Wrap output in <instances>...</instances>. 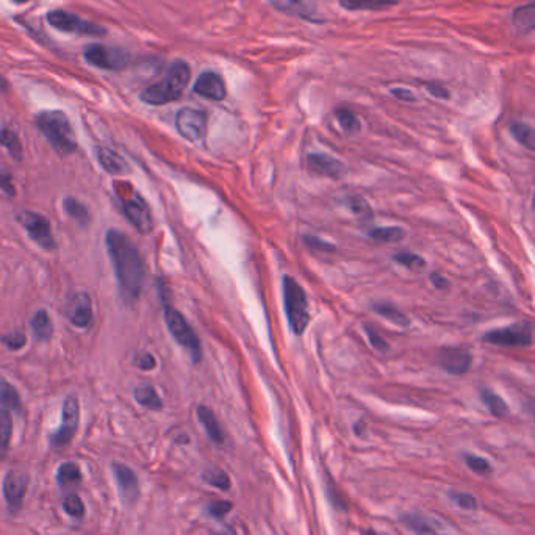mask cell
Listing matches in <instances>:
<instances>
[{"mask_svg":"<svg viewBox=\"0 0 535 535\" xmlns=\"http://www.w3.org/2000/svg\"><path fill=\"white\" fill-rule=\"evenodd\" d=\"M112 471L116 479L117 489H120L121 497L125 502H133L138 497V477L124 463L115 462L112 465Z\"/></svg>","mask_w":535,"mask_h":535,"instance_id":"cell-18","label":"cell"},{"mask_svg":"<svg viewBox=\"0 0 535 535\" xmlns=\"http://www.w3.org/2000/svg\"><path fill=\"white\" fill-rule=\"evenodd\" d=\"M47 22L52 27L58 28L66 33H77V35H104L105 28H102L97 23H92L90 21L82 19L80 16L74 13H69L65 10H55L47 14Z\"/></svg>","mask_w":535,"mask_h":535,"instance_id":"cell-10","label":"cell"},{"mask_svg":"<svg viewBox=\"0 0 535 535\" xmlns=\"http://www.w3.org/2000/svg\"><path fill=\"white\" fill-rule=\"evenodd\" d=\"M207 510L213 518H224L232 510V502H229V501L210 502Z\"/></svg>","mask_w":535,"mask_h":535,"instance_id":"cell-43","label":"cell"},{"mask_svg":"<svg viewBox=\"0 0 535 535\" xmlns=\"http://www.w3.org/2000/svg\"><path fill=\"white\" fill-rule=\"evenodd\" d=\"M426 90L432 94V96L437 97V99H450V91H447L445 86L442 85H435V83H428L426 85Z\"/></svg>","mask_w":535,"mask_h":535,"instance_id":"cell-48","label":"cell"},{"mask_svg":"<svg viewBox=\"0 0 535 535\" xmlns=\"http://www.w3.org/2000/svg\"><path fill=\"white\" fill-rule=\"evenodd\" d=\"M368 235L379 243H398L406 237V232L401 227H376L369 231Z\"/></svg>","mask_w":535,"mask_h":535,"instance_id":"cell-35","label":"cell"},{"mask_svg":"<svg viewBox=\"0 0 535 535\" xmlns=\"http://www.w3.org/2000/svg\"><path fill=\"white\" fill-rule=\"evenodd\" d=\"M349 208L352 210V213H356L357 216H361V218L371 216V208H369L368 203L361 198H359V196L349 199Z\"/></svg>","mask_w":535,"mask_h":535,"instance_id":"cell-45","label":"cell"},{"mask_svg":"<svg viewBox=\"0 0 535 535\" xmlns=\"http://www.w3.org/2000/svg\"><path fill=\"white\" fill-rule=\"evenodd\" d=\"M28 482L30 477L27 473L19 470H10L4 477V498L6 501L8 509L11 510L13 514L19 512L22 504H23V498H26V493L28 489Z\"/></svg>","mask_w":535,"mask_h":535,"instance_id":"cell-13","label":"cell"},{"mask_svg":"<svg viewBox=\"0 0 535 535\" xmlns=\"http://www.w3.org/2000/svg\"><path fill=\"white\" fill-rule=\"evenodd\" d=\"M395 262L408 268V270H412V271L423 270V268L426 266V260L413 253H398L395 255Z\"/></svg>","mask_w":535,"mask_h":535,"instance_id":"cell-41","label":"cell"},{"mask_svg":"<svg viewBox=\"0 0 535 535\" xmlns=\"http://www.w3.org/2000/svg\"><path fill=\"white\" fill-rule=\"evenodd\" d=\"M219 535H241L237 528H226Z\"/></svg>","mask_w":535,"mask_h":535,"instance_id":"cell-52","label":"cell"},{"mask_svg":"<svg viewBox=\"0 0 535 535\" xmlns=\"http://www.w3.org/2000/svg\"><path fill=\"white\" fill-rule=\"evenodd\" d=\"M198 418L203 426V429H206L208 437L213 440L215 443L221 445L224 442V432H223L221 426H219L218 418L215 416L213 410H211V408H208V407H206V406H199Z\"/></svg>","mask_w":535,"mask_h":535,"instance_id":"cell-22","label":"cell"},{"mask_svg":"<svg viewBox=\"0 0 535 535\" xmlns=\"http://www.w3.org/2000/svg\"><path fill=\"white\" fill-rule=\"evenodd\" d=\"M0 406L8 410H21V396L18 390L0 374Z\"/></svg>","mask_w":535,"mask_h":535,"instance_id":"cell-29","label":"cell"},{"mask_svg":"<svg viewBox=\"0 0 535 535\" xmlns=\"http://www.w3.org/2000/svg\"><path fill=\"white\" fill-rule=\"evenodd\" d=\"M13 435V420L8 408L0 407V457L8 452Z\"/></svg>","mask_w":535,"mask_h":535,"instance_id":"cell-33","label":"cell"},{"mask_svg":"<svg viewBox=\"0 0 535 535\" xmlns=\"http://www.w3.org/2000/svg\"><path fill=\"white\" fill-rule=\"evenodd\" d=\"M55 479H57V484L63 487V489L68 485H75L82 481V470L75 462L61 463L57 470V476H55Z\"/></svg>","mask_w":535,"mask_h":535,"instance_id":"cell-28","label":"cell"},{"mask_svg":"<svg viewBox=\"0 0 535 535\" xmlns=\"http://www.w3.org/2000/svg\"><path fill=\"white\" fill-rule=\"evenodd\" d=\"M438 365L446 373L462 376L470 371L471 365H473V356L462 348H445L438 354Z\"/></svg>","mask_w":535,"mask_h":535,"instance_id":"cell-15","label":"cell"},{"mask_svg":"<svg viewBox=\"0 0 535 535\" xmlns=\"http://www.w3.org/2000/svg\"><path fill=\"white\" fill-rule=\"evenodd\" d=\"M391 94L396 99L404 100V102H415L416 100L415 94L410 90H406V88H395V90H391Z\"/></svg>","mask_w":535,"mask_h":535,"instance_id":"cell-50","label":"cell"},{"mask_svg":"<svg viewBox=\"0 0 535 535\" xmlns=\"http://www.w3.org/2000/svg\"><path fill=\"white\" fill-rule=\"evenodd\" d=\"M365 332H366V335H368V340H369V343H371V346H373V348H374V349H377V351H379V352H387V351L390 349L388 343H387V341H385V340H383V338H382V337H381L379 334H376L373 327L365 326Z\"/></svg>","mask_w":535,"mask_h":535,"instance_id":"cell-44","label":"cell"},{"mask_svg":"<svg viewBox=\"0 0 535 535\" xmlns=\"http://www.w3.org/2000/svg\"><path fill=\"white\" fill-rule=\"evenodd\" d=\"M96 154H97V160L102 164V168H104L108 174L125 176L130 172L127 161H125L120 154L112 151V149L100 146L96 149Z\"/></svg>","mask_w":535,"mask_h":535,"instance_id":"cell-21","label":"cell"},{"mask_svg":"<svg viewBox=\"0 0 535 535\" xmlns=\"http://www.w3.org/2000/svg\"><path fill=\"white\" fill-rule=\"evenodd\" d=\"M137 365L138 368L144 369V371H149V369L155 368V359L151 356V354H141V356L137 359Z\"/></svg>","mask_w":535,"mask_h":535,"instance_id":"cell-49","label":"cell"},{"mask_svg":"<svg viewBox=\"0 0 535 535\" xmlns=\"http://www.w3.org/2000/svg\"><path fill=\"white\" fill-rule=\"evenodd\" d=\"M13 2L14 4H26V2H28V0H13Z\"/></svg>","mask_w":535,"mask_h":535,"instance_id":"cell-53","label":"cell"},{"mask_svg":"<svg viewBox=\"0 0 535 535\" xmlns=\"http://www.w3.org/2000/svg\"><path fill=\"white\" fill-rule=\"evenodd\" d=\"M193 90L196 94L206 97L208 100H223L227 96V88L224 83V78L213 73V70H207L202 73L198 78H196Z\"/></svg>","mask_w":535,"mask_h":535,"instance_id":"cell-17","label":"cell"},{"mask_svg":"<svg viewBox=\"0 0 535 535\" xmlns=\"http://www.w3.org/2000/svg\"><path fill=\"white\" fill-rule=\"evenodd\" d=\"M512 22L520 31L535 30V2L518 6L512 14Z\"/></svg>","mask_w":535,"mask_h":535,"instance_id":"cell-25","label":"cell"},{"mask_svg":"<svg viewBox=\"0 0 535 535\" xmlns=\"http://www.w3.org/2000/svg\"><path fill=\"white\" fill-rule=\"evenodd\" d=\"M63 208H65L66 213L73 219H75L78 224L85 226L90 223V211L86 208L85 203H82L78 199L65 198V201H63Z\"/></svg>","mask_w":535,"mask_h":535,"instance_id":"cell-34","label":"cell"},{"mask_svg":"<svg viewBox=\"0 0 535 535\" xmlns=\"http://www.w3.org/2000/svg\"><path fill=\"white\" fill-rule=\"evenodd\" d=\"M63 510H65L69 517L82 518L85 515V504L78 494L70 493L63 498Z\"/></svg>","mask_w":535,"mask_h":535,"instance_id":"cell-39","label":"cell"},{"mask_svg":"<svg viewBox=\"0 0 535 535\" xmlns=\"http://www.w3.org/2000/svg\"><path fill=\"white\" fill-rule=\"evenodd\" d=\"M69 322L77 329H88L92 324V304L86 293H75L68 304Z\"/></svg>","mask_w":535,"mask_h":535,"instance_id":"cell-16","label":"cell"},{"mask_svg":"<svg viewBox=\"0 0 535 535\" xmlns=\"http://www.w3.org/2000/svg\"><path fill=\"white\" fill-rule=\"evenodd\" d=\"M338 4L351 11H381L385 10V8L396 5L395 0H338Z\"/></svg>","mask_w":535,"mask_h":535,"instance_id":"cell-23","label":"cell"},{"mask_svg":"<svg viewBox=\"0 0 535 535\" xmlns=\"http://www.w3.org/2000/svg\"><path fill=\"white\" fill-rule=\"evenodd\" d=\"M117 193H120V198L122 201V210L125 216H127L129 223L141 233L151 232L154 229V219L151 208H149L143 196L133 190L132 186H129V193H122L121 190H117Z\"/></svg>","mask_w":535,"mask_h":535,"instance_id":"cell-6","label":"cell"},{"mask_svg":"<svg viewBox=\"0 0 535 535\" xmlns=\"http://www.w3.org/2000/svg\"><path fill=\"white\" fill-rule=\"evenodd\" d=\"M177 132L191 143H199L207 135V115L196 108H182L176 116Z\"/></svg>","mask_w":535,"mask_h":535,"instance_id":"cell-12","label":"cell"},{"mask_svg":"<svg viewBox=\"0 0 535 535\" xmlns=\"http://www.w3.org/2000/svg\"><path fill=\"white\" fill-rule=\"evenodd\" d=\"M430 280L432 283H434V287L437 290H446L447 287H450V280H447L446 277H443V275L440 274H430Z\"/></svg>","mask_w":535,"mask_h":535,"instance_id":"cell-51","label":"cell"},{"mask_svg":"<svg viewBox=\"0 0 535 535\" xmlns=\"http://www.w3.org/2000/svg\"><path fill=\"white\" fill-rule=\"evenodd\" d=\"M270 2L280 13L295 16V18L317 21V0H270Z\"/></svg>","mask_w":535,"mask_h":535,"instance_id":"cell-19","label":"cell"},{"mask_svg":"<svg viewBox=\"0 0 535 535\" xmlns=\"http://www.w3.org/2000/svg\"><path fill=\"white\" fill-rule=\"evenodd\" d=\"M18 221L22 224L23 229L27 231L28 237L33 240L39 248L44 250H53L57 248V243L51 231V223L43 215L35 213V211L23 210L18 215Z\"/></svg>","mask_w":535,"mask_h":535,"instance_id":"cell-9","label":"cell"},{"mask_svg":"<svg viewBox=\"0 0 535 535\" xmlns=\"http://www.w3.org/2000/svg\"><path fill=\"white\" fill-rule=\"evenodd\" d=\"M191 69L188 63L177 60L168 68V73L164 74L160 82L149 86L141 92V100L149 105H164L169 102L180 99L185 88L190 83Z\"/></svg>","mask_w":535,"mask_h":535,"instance_id":"cell-2","label":"cell"},{"mask_svg":"<svg viewBox=\"0 0 535 535\" xmlns=\"http://www.w3.org/2000/svg\"><path fill=\"white\" fill-rule=\"evenodd\" d=\"M481 401L484 403V406L489 408V412L494 416V418H504V416L509 415V406L506 404V401L499 395H497L493 390L490 388L481 390Z\"/></svg>","mask_w":535,"mask_h":535,"instance_id":"cell-24","label":"cell"},{"mask_svg":"<svg viewBox=\"0 0 535 535\" xmlns=\"http://www.w3.org/2000/svg\"><path fill=\"white\" fill-rule=\"evenodd\" d=\"M463 460H465L467 467L471 471H473V473H476L479 476H487V475H490L492 471H493V468L490 465V462L487 460V459H484V457H481V455H477V454L465 452V454H463Z\"/></svg>","mask_w":535,"mask_h":535,"instance_id":"cell-37","label":"cell"},{"mask_svg":"<svg viewBox=\"0 0 535 535\" xmlns=\"http://www.w3.org/2000/svg\"><path fill=\"white\" fill-rule=\"evenodd\" d=\"M450 499L454 502L455 506L460 507L462 510H468V512H475L479 507L477 498L473 497L471 493L467 492H457V490H451L450 492Z\"/></svg>","mask_w":535,"mask_h":535,"instance_id":"cell-38","label":"cell"},{"mask_svg":"<svg viewBox=\"0 0 535 535\" xmlns=\"http://www.w3.org/2000/svg\"><path fill=\"white\" fill-rule=\"evenodd\" d=\"M83 57L90 65L107 70H121L127 68L130 63V55L127 52L102 44H91L86 47Z\"/></svg>","mask_w":535,"mask_h":535,"instance_id":"cell-8","label":"cell"},{"mask_svg":"<svg viewBox=\"0 0 535 535\" xmlns=\"http://www.w3.org/2000/svg\"><path fill=\"white\" fill-rule=\"evenodd\" d=\"M105 243L115 266L121 295L127 302H133L138 299L144 282L143 260H141L138 249L127 235L115 229L107 232Z\"/></svg>","mask_w":535,"mask_h":535,"instance_id":"cell-1","label":"cell"},{"mask_svg":"<svg viewBox=\"0 0 535 535\" xmlns=\"http://www.w3.org/2000/svg\"><path fill=\"white\" fill-rule=\"evenodd\" d=\"M307 166L319 176L340 179L344 174V164L326 154H310L307 157Z\"/></svg>","mask_w":535,"mask_h":535,"instance_id":"cell-20","label":"cell"},{"mask_svg":"<svg viewBox=\"0 0 535 535\" xmlns=\"http://www.w3.org/2000/svg\"><path fill=\"white\" fill-rule=\"evenodd\" d=\"M373 310L377 314H381V317H383L385 319H388L390 322H393V324H396L399 327H407L408 324H410V319L407 318V314L401 312L398 307H395L393 304L376 302L373 305Z\"/></svg>","mask_w":535,"mask_h":535,"instance_id":"cell-27","label":"cell"},{"mask_svg":"<svg viewBox=\"0 0 535 535\" xmlns=\"http://www.w3.org/2000/svg\"><path fill=\"white\" fill-rule=\"evenodd\" d=\"M401 521L406 528L410 529L416 535H451L450 528L440 518L428 514L410 512L401 517Z\"/></svg>","mask_w":535,"mask_h":535,"instance_id":"cell-14","label":"cell"},{"mask_svg":"<svg viewBox=\"0 0 535 535\" xmlns=\"http://www.w3.org/2000/svg\"><path fill=\"white\" fill-rule=\"evenodd\" d=\"M36 125L58 155H69L77 149L73 125L63 112L51 110L39 113L36 116Z\"/></svg>","mask_w":535,"mask_h":535,"instance_id":"cell-3","label":"cell"},{"mask_svg":"<svg viewBox=\"0 0 535 535\" xmlns=\"http://www.w3.org/2000/svg\"><path fill=\"white\" fill-rule=\"evenodd\" d=\"M0 340L4 341V344L6 346L8 349L19 351V349L23 348V346H26L27 338H26V335L21 334V332H14V334H10V335L0 337Z\"/></svg>","mask_w":535,"mask_h":535,"instance_id":"cell-42","label":"cell"},{"mask_svg":"<svg viewBox=\"0 0 535 535\" xmlns=\"http://www.w3.org/2000/svg\"><path fill=\"white\" fill-rule=\"evenodd\" d=\"M61 416V426L51 435L52 447H65L75 437L78 421H80V404H78L77 396L69 395L65 399Z\"/></svg>","mask_w":535,"mask_h":535,"instance_id":"cell-7","label":"cell"},{"mask_svg":"<svg viewBox=\"0 0 535 535\" xmlns=\"http://www.w3.org/2000/svg\"><path fill=\"white\" fill-rule=\"evenodd\" d=\"M510 132H512L514 138L528 151L535 152V129L529 124L524 122H514L510 125Z\"/></svg>","mask_w":535,"mask_h":535,"instance_id":"cell-31","label":"cell"},{"mask_svg":"<svg viewBox=\"0 0 535 535\" xmlns=\"http://www.w3.org/2000/svg\"><path fill=\"white\" fill-rule=\"evenodd\" d=\"M532 210L535 211V193H534V198H532Z\"/></svg>","mask_w":535,"mask_h":535,"instance_id":"cell-54","label":"cell"},{"mask_svg":"<svg viewBox=\"0 0 535 535\" xmlns=\"http://www.w3.org/2000/svg\"><path fill=\"white\" fill-rule=\"evenodd\" d=\"M0 144H2L6 149L8 154L11 155L13 160L22 161L23 149H22L18 133L10 130V129H2V130H0Z\"/></svg>","mask_w":535,"mask_h":535,"instance_id":"cell-30","label":"cell"},{"mask_svg":"<svg viewBox=\"0 0 535 535\" xmlns=\"http://www.w3.org/2000/svg\"><path fill=\"white\" fill-rule=\"evenodd\" d=\"M202 479H203V482H207L208 485L215 487V489H219L223 492H227L231 489V477L227 476L226 471L219 468L207 470L206 473H203Z\"/></svg>","mask_w":535,"mask_h":535,"instance_id":"cell-36","label":"cell"},{"mask_svg":"<svg viewBox=\"0 0 535 535\" xmlns=\"http://www.w3.org/2000/svg\"><path fill=\"white\" fill-rule=\"evenodd\" d=\"M484 341L497 346H531L534 343L532 327L528 322H518L507 327L493 329L484 335Z\"/></svg>","mask_w":535,"mask_h":535,"instance_id":"cell-11","label":"cell"},{"mask_svg":"<svg viewBox=\"0 0 535 535\" xmlns=\"http://www.w3.org/2000/svg\"><path fill=\"white\" fill-rule=\"evenodd\" d=\"M31 329H33V334L39 341L51 340L53 334V324H52L49 313H47L44 309L38 310L35 313L33 319H31Z\"/></svg>","mask_w":535,"mask_h":535,"instance_id":"cell-26","label":"cell"},{"mask_svg":"<svg viewBox=\"0 0 535 535\" xmlns=\"http://www.w3.org/2000/svg\"><path fill=\"white\" fill-rule=\"evenodd\" d=\"M283 301H285V312L291 330L296 335H302L310 321L309 302H307L304 288L290 275H285L283 279Z\"/></svg>","mask_w":535,"mask_h":535,"instance_id":"cell-4","label":"cell"},{"mask_svg":"<svg viewBox=\"0 0 535 535\" xmlns=\"http://www.w3.org/2000/svg\"><path fill=\"white\" fill-rule=\"evenodd\" d=\"M164 321L169 329L171 335L176 338V341L184 346V348L191 354L193 359L198 361L202 356V348L198 335H196L191 326L188 324V321L184 318V314L172 309L171 305L164 304Z\"/></svg>","mask_w":535,"mask_h":535,"instance_id":"cell-5","label":"cell"},{"mask_svg":"<svg viewBox=\"0 0 535 535\" xmlns=\"http://www.w3.org/2000/svg\"><path fill=\"white\" fill-rule=\"evenodd\" d=\"M0 190L6 193L8 196H14L16 194V188L13 185V177L8 172L0 171Z\"/></svg>","mask_w":535,"mask_h":535,"instance_id":"cell-47","label":"cell"},{"mask_svg":"<svg viewBox=\"0 0 535 535\" xmlns=\"http://www.w3.org/2000/svg\"><path fill=\"white\" fill-rule=\"evenodd\" d=\"M304 245L309 246L310 249L321 250V253H322V250H324V253H330V250L335 249L332 245H329V243L322 241L318 237H312V235H307V237H304Z\"/></svg>","mask_w":535,"mask_h":535,"instance_id":"cell-46","label":"cell"},{"mask_svg":"<svg viewBox=\"0 0 535 535\" xmlns=\"http://www.w3.org/2000/svg\"><path fill=\"white\" fill-rule=\"evenodd\" d=\"M335 116H337V120H338V122H340L341 129H343L344 132H348V133H356V132H359V129H360V121H359V117L351 112V110H348V108H340V110H337Z\"/></svg>","mask_w":535,"mask_h":535,"instance_id":"cell-40","label":"cell"},{"mask_svg":"<svg viewBox=\"0 0 535 535\" xmlns=\"http://www.w3.org/2000/svg\"><path fill=\"white\" fill-rule=\"evenodd\" d=\"M135 399L139 406H143L149 410H160L163 403L159 393L151 385H143L135 390Z\"/></svg>","mask_w":535,"mask_h":535,"instance_id":"cell-32","label":"cell"}]
</instances>
